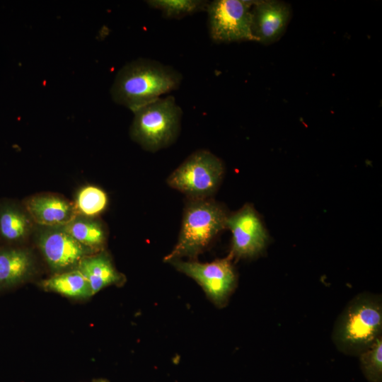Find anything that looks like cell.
Here are the masks:
<instances>
[{"instance_id":"6da1fadb","label":"cell","mask_w":382,"mask_h":382,"mask_svg":"<svg viewBox=\"0 0 382 382\" xmlns=\"http://www.w3.org/2000/svg\"><path fill=\"white\" fill-rule=\"evenodd\" d=\"M183 76L172 66L149 59L125 65L111 87L112 100L134 111L179 88Z\"/></svg>"},{"instance_id":"7a4b0ae2","label":"cell","mask_w":382,"mask_h":382,"mask_svg":"<svg viewBox=\"0 0 382 382\" xmlns=\"http://www.w3.org/2000/svg\"><path fill=\"white\" fill-rule=\"evenodd\" d=\"M382 300L378 294L361 293L346 305L333 328L332 340L346 354L359 356L382 337Z\"/></svg>"},{"instance_id":"3957f363","label":"cell","mask_w":382,"mask_h":382,"mask_svg":"<svg viewBox=\"0 0 382 382\" xmlns=\"http://www.w3.org/2000/svg\"><path fill=\"white\" fill-rule=\"evenodd\" d=\"M188 199L178 239L164 257L166 262L185 257L190 260H195L226 228L228 214L221 204L212 198Z\"/></svg>"},{"instance_id":"277c9868","label":"cell","mask_w":382,"mask_h":382,"mask_svg":"<svg viewBox=\"0 0 382 382\" xmlns=\"http://www.w3.org/2000/svg\"><path fill=\"white\" fill-rule=\"evenodd\" d=\"M132 112L131 137L146 151H158L177 139L183 111L173 96L159 98Z\"/></svg>"},{"instance_id":"5b68a950","label":"cell","mask_w":382,"mask_h":382,"mask_svg":"<svg viewBox=\"0 0 382 382\" xmlns=\"http://www.w3.org/2000/svg\"><path fill=\"white\" fill-rule=\"evenodd\" d=\"M224 173L221 160L207 150L189 156L167 178L168 185L188 199L210 198L217 190Z\"/></svg>"},{"instance_id":"8992f818","label":"cell","mask_w":382,"mask_h":382,"mask_svg":"<svg viewBox=\"0 0 382 382\" xmlns=\"http://www.w3.org/2000/svg\"><path fill=\"white\" fill-rule=\"evenodd\" d=\"M255 1L214 0L209 2V33L217 43L255 41L252 33V8Z\"/></svg>"},{"instance_id":"52a82bcc","label":"cell","mask_w":382,"mask_h":382,"mask_svg":"<svg viewBox=\"0 0 382 382\" xmlns=\"http://www.w3.org/2000/svg\"><path fill=\"white\" fill-rule=\"evenodd\" d=\"M178 271L193 279L217 306H224L236 285V274L228 256L211 262L196 260L169 262Z\"/></svg>"},{"instance_id":"ba28073f","label":"cell","mask_w":382,"mask_h":382,"mask_svg":"<svg viewBox=\"0 0 382 382\" xmlns=\"http://www.w3.org/2000/svg\"><path fill=\"white\" fill-rule=\"evenodd\" d=\"M226 228L232 234L231 259L254 257L265 248L268 235L254 207L246 204L237 212L228 214Z\"/></svg>"},{"instance_id":"9c48e42d","label":"cell","mask_w":382,"mask_h":382,"mask_svg":"<svg viewBox=\"0 0 382 382\" xmlns=\"http://www.w3.org/2000/svg\"><path fill=\"white\" fill-rule=\"evenodd\" d=\"M37 245L49 266L61 272L76 268L79 262L93 251L77 242L62 226L42 227Z\"/></svg>"},{"instance_id":"30bf717a","label":"cell","mask_w":382,"mask_h":382,"mask_svg":"<svg viewBox=\"0 0 382 382\" xmlns=\"http://www.w3.org/2000/svg\"><path fill=\"white\" fill-rule=\"evenodd\" d=\"M289 6L274 0L255 1L252 8V33L255 42L268 45L284 34L291 18Z\"/></svg>"},{"instance_id":"8fae6325","label":"cell","mask_w":382,"mask_h":382,"mask_svg":"<svg viewBox=\"0 0 382 382\" xmlns=\"http://www.w3.org/2000/svg\"><path fill=\"white\" fill-rule=\"evenodd\" d=\"M23 208L35 223L42 227H60L78 216L74 203L51 194L30 197Z\"/></svg>"},{"instance_id":"7c38bea8","label":"cell","mask_w":382,"mask_h":382,"mask_svg":"<svg viewBox=\"0 0 382 382\" xmlns=\"http://www.w3.org/2000/svg\"><path fill=\"white\" fill-rule=\"evenodd\" d=\"M76 269L87 279L92 296L110 285L122 284L125 280L124 275L116 270L105 252L86 256Z\"/></svg>"},{"instance_id":"4fadbf2b","label":"cell","mask_w":382,"mask_h":382,"mask_svg":"<svg viewBox=\"0 0 382 382\" xmlns=\"http://www.w3.org/2000/svg\"><path fill=\"white\" fill-rule=\"evenodd\" d=\"M33 267V257L28 250L16 247L0 248V290L25 281Z\"/></svg>"},{"instance_id":"5bb4252c","label":"cell","mask_w":382,"mask_h":382,"mask_svg":"<svg viewBox=\"0 0 382 382\" xmlns=\"http://www.w3.org/2000/svg\"><path fill=\"white\" fill-rule=\"evenodd\" d=\"M31 221L24 208L11 200L0 202V238L15 244L23 241L29 235Z\"/></svg>"},{"instance_id":"9a60e30c","label":"cell","mask_w":382,"mask_h":382,"mask_svg":"<svg viewBox=\"0 0 382 382\" xmlns=\"http://www.w3.org/2000/svg\"><path fill=\"white\" fill-rule=\"evenodd\" d=\"M41 286L47 291L71 298L84 299L92 296L87 279L76 268L43 280Z\"/></svg>"},{"instance_id":"2e32d148","label":"cell","mask_w":382,"mask_h":382,"mask_svg":"<svg viewBox=\"0 0 382 382\" xmlns=\"http://www.w3.org/2000/svg\"><path fill=\"white\" fill-rule=\"evenodd\" d=\"M72 238L92 250H98L106 241V231L98 221L83 216H76L62 226Z\"/></svg>"},{"instance_id":"e0dca14e","label":"cell","mask_w":382,"mask_h":382,"mask_svg":"<svg viewBox=\"0 0 382 382\" xmlns=\"http://www.w3.org/2000/svg\"><path fill=\"white\" fill-rule=\"evenodd\" d=\"M108 202L105 191L96 186L88 185L79 191L74 204L78 215L93 218L106 209Z\"/></svg>"},{"instance_id":"ac0fdd59","label":"cell","mask_w":382,"mask_h":382,"mask_svg":"<svg viewBox=\"0 0 382 382\" xmlns=\"http://www.w3.org/2000/svg\"><path fill=\"white\" fill-rule=\"evenodd\" d=\"M146 2L167 18H181L207 10L209 4L202 0H149Z\"/></svg>"},{"instance_id":"d6986e66","label":"cell","mask_w":382,"mask_h":382,"mask_svg":"<svg viewBox=\"0 0 382 382\" xmlns=\"http://www.w3.org/2000/svg\"><path fill=\"white\" fill-rule=\"evenodd\" d=\"M360 366L370 382L382 381V337L378 338L359 355Z\"/></svg>"},{"instance_id":"ffe728a7","label":"cell","mask_w":382,"mask_h":382,"mask_svg":"<svg viewBox=\"0 0 382 382\" xmlns=\"http://www.w3.org/2000/svg\"><path fill=\"white\" fill-rule=\"evenodd\" d=\"M93 382H108V381L106 379L100 378V379L94 380L93 381Z\"/></svg>"}]
</instances>
